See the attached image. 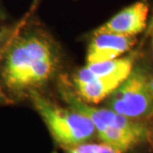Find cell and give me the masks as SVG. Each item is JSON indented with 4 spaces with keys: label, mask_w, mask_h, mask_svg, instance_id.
I'll return each mask as SVG.
<instances>
[{
    "label": "cell",
    "mask_w": 153,
    "mask_h": 153,
    "mask_svg": "<svg viewBox=\"0 0 153 153\" xmlns=\"http://www.w3.org/2000/svg\"><path fill=\"white\" fill-rule=\"evenodd\" d=\"M55 66V56L48 40L29 34L18 38L9 47L3 79L10 91L21 92L47 82Z\"/></svg>",
    "instance_id": "6da1fadb"
},
{
    "label": "cell",
    "mask_w": 153,
    "mask_h": 153,
    "mask_svg": "<svg viewBox=\"0 0 153 153\" xmlns=\"http://www.w3.org/2000/svg\"><path fill=\"white\" fill-rule=\"evenodd\" d=\"M60 94L71 108L91 120L101 142L125 153L146 140L145 122L128 118L109 108L89 105L64 82L60 84Z\"/></svg>",
    "instance_id": "7a4b0ae2"
},
{
    "label": "cell",
    "mask_w": 153,
    "mask_h": 153,
    "mask_svg": "<svg viewBox=\"0 0 153 153\" xmlns=\"http://www.w3.org/2000/svg\"><path fill=\"white\" fill-rule=\"evenodd\" d=\"M31 99L52 138L61 147L68 149L88 142L96 134L93 123L84 114L60 107L35 91H32Z\"/></svg>",
    "instance_id": "3957f363"
},
{
    "label": "cell",
    "mask_w": 153,
    "mask_h": 153,
    "mask_svg": "<svg viewBox=\"0 0 153 153\" xmlns=\"http://www.w3.org/2000/svg\"><path fill=\"white\" fill-rule=\"evenodd\" d=\"M107 108L133 120L145 122L153 115V99L146 84V71L132 70L109 96Z\"/></svg>",
    "instance_id": "277c9868"
},
{
    "label": "cell",
    "mask_w": 153,
    "mask_h": 153,
    "mask_svg": "<svg viewBox=\"0 0 153 153\" xmlns=\"http://www.w3.org/2000/svg\"><path fill=\"white\" fill-rule=\"evenodd\" d=\"M148 14L147 3L139 1L118 12L97 28L94 34L106 33L126 37H135L146 27Z\"/></svg>",
    "instance_id": "5b68a950"
},
{
    "label": "cell",
    "mask_w": 153,
    "mask_h": 153,
    "mask_svg": "<svg viewBox=\"0 0 153 153\" xmlns=\"http://www.w3.org/2000/svg\"><path fill=\"white\" fill-rule=\"evenodd\" d=\"M136 43L135 37L113 33H95L87 52V63H100L120 57Z\"/></svg>",
    "instance_id": "8992f818"
},
{
    "label": "cell",
    "mask_w": 153,
    "mask_h": 153,
    "mask_svg": "<svg viewBox=\"0 0 153 153\" xmlns=\"http://www.w3.org/2000/svg\"><path fill=\"white\" fill-rule=\"evenodd\" d=\"M134 59L132 57L117 58L100 63L87 64L74 76L75 86L86 83L99 77H104L115 74H130L133 70Z\"/></svg>",
    "instance_id": "52a82bcc"
},
{
    "label": "cell",
    "mask_w": 153,
    "mask_h": 153,
    "mask_svg": "<svg viewBox=\"0 0 153 153\" xmlns=\"http://www.w3.org/2000/svg\"><path fill=\"white\" fill-rule=\"evenodd\" d=\"M128 75L115 74L99 77L86 83L78 84L76 85V94L88 104H97L106 97H109Z\"/></svg>",
    "instance_id": "ba28073f"
},
{
    "label": "cell",
    "mask_w": 153,
    "mask_h": 153,
    "mask_svg": "<svg viewBox=\"0 0 153 153\" xmlns=\"http://www.w3.org/2000/svg\"><path fill=\"white\" fill-rule=\"evenodd\" d=\"M66 153H123L105 143L85 142L66 149Z\"/></svg>",
    "instance_id": "9c48e42d"
},
{
    "label": "cell",
    "mask_w": 153,
    "mask_h": 153,
    "mask_svg": "<svg viewBox=\"0 0 153 153\" xmlns=\"http://www.w3.org/2000/svg\"><path fill=\"white\" fill-rule=\"evenodd\" d=\"M145 123L146 127V140L149 141L153 149V115L145 121Z\"/></svg>",
    "instance_id": "30bf717a"
},
{
    "label": "cell",
    "mask_w": 153,
    "mask_h": 153,
    "mask_svg": "<svg viewBox=\"0 0 153 153\" xmlns=\"http://www.w3.org/2000/svg\"><path fill=\"white\" fill-rule=\"evenodd\" d=\"M146 84L150 95L153 99V75L152 74H147L146 72Z\"/></svg>",
    "instance_id": "8fae6325"
},
{
    "label": "cell",
    "mask_w": 153,
    "mask_h": 153,
    "mask_svg": "<svg viewBox=\"0 0 153 153\" xmlns=\"http://www.w3.org/2000/svg\"><path fill=\"white\" fill-rule=\"evenodd\" d=\"M10 102V100L7 97L5 94L4 93L2 87H1V84H0V103L1 104H9Z\"/></svg>",
    "instance_id": "7c38bea8"
},
{
    "label": "cell",
    "mask_w": 153,
    "mask_h": 153,
    "mask_svg": "<svg viewBox=\"0 0 153 153\" xmlns=\"http://www.w3.org/2000/svg\"><path fill=\"white\" fill-rule=\"evenodd\" d=\"M10 35V32L9 31H0V46L1 44H3L4 43V41L6 40V38L9 37Z\"/></svg>",
    "instance_id": "4fadbf2b"
},
{
    "label": "cell",
    "mask_w": 153,
    "mask_h": 153,
    "mask_svg": "<svg viewBox=\"0 0 153 153\" xmlns=\"http://www.w3.org/2000/svg\"><path fill=\"white\" fill-rule=\"evenodd\" d=\"M150 31H151V38H152V52H153V19L151 23V27H150Z\"/></svg>",
    "instance_id": "5bb4252c"
}]
</instances>
